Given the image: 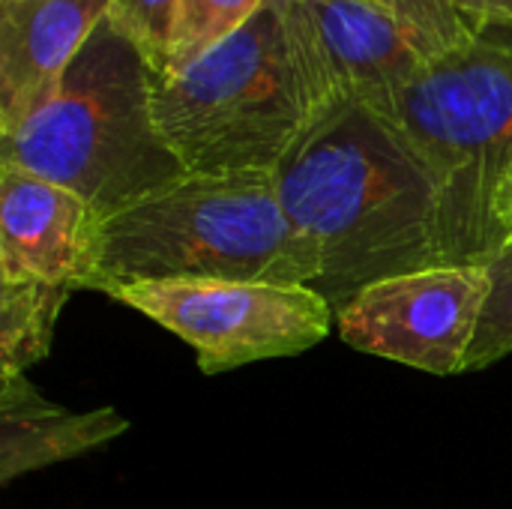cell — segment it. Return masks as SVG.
<instances>
[{
    "label": "cell",
    "mask_w": 512,
    "mask_h": 509,
    "mask_svg": "<svg viewBox=\"0 0 512 509\" xmlns=\"http://www.w3.org/2000/svg\"><path fill=\"white\" fill-rule=\"evenodd\" d=\"M456 6L474 27L480 24L512 27V0H456Z\"/></svg>",
    "instance_id": "e0dca14e"
},
{
    "label": "cell",
    "mask_w": 512,
    "mask_h": 509,
    "mask_svg": "<svg viewBox=\"0 0 512 509\" xmlns=\"http://www.w3.org/2000/svg\"><path fill=\"white\" fill-rule=\"evenodd\" d=\"M180 0H111L108 21L144 54L153 75H162Z\"/></svg>",
    "instance_id": "2e32d148"
},
{
    "label": "cell",
    "mask_w": 512,
    "mask_h": 509,
    "mask_svg": "<svg viewBox=\"0 0 512 509\" xmlns=\"http://www.w3.org/2000/svg\"><path fill=\"white\" fill-rule=\"evenodd\" d=\"M105 297L183 339L204 375L297 357L321 345L336 327L333 306L309 285L168 279L120 285Z\"/></svg>",
    "instance_id": "8992f818"
},
{
    "label": "cell",
    "mask_w": 512,
    "mask_h": 509,
    "mask_svg": "<svg viewBox=\"0 0 512 509\" xmlns=\"http://www.w3.org/2000/svg\"><path fill=\"white\" fill-rule=\"evenodd\" d=\"M315 276L318 258L288 222L273 174H189L102 222L90 291L168 279L312 288Z\"/></svg>",
    "instance_id": "5b68a950"
},
{
    "label": "cell",
    "mask_w": 512,
    "mask_h": 509,
    "mask_svg": "<svg viewBox=\"0 0 512 509\" xmlns=\"http://www.w3.org/2000/svg\"><path fill=\"white\" fill-rule=\"evenodd\" d=\"M330 108L282 0L174 75H153V117L189 174H276Z\"/></svg>",
    "instance_id": "3957f363"
},
{
    "label": "cell",
    "mask_w": 512,
    "mask_h": 509,
    "mask_svg": "<svg viewBox=\"0 0 512 509\" xmlns=\"http://www.w3.org/2000/svg\"><path fill=\"white\" fill-rule=\"evenodd\" d=\"M108 9L111 0H0V132L57 90Z\"/></svg>",
    "instance_id": "30bf717a"
},
{
    "label": "cell",
    "mask_w": 512,
    "mask_h": 509,
    "mask_svg": "<svg viewBox=\"0 0 512 509\" xmlns=\"http://www.w3.org/2000/svg\"><path fill=\"white\" fill-rule=\"evenodd\" d=\"M267 0H180L171 54L162 75H174L237 33Z\"/></svg>",
    "instance_id": "4fadbf2b"
},
{
    "label": "cell",
    "mask_w": 512,
    "mask_h": 509,
    "mask_svg": "<svg viewBox=\"0 0 512 509\" xmlns=\"http://www.w3.org/2000/svg\"><path fill=\"white\" fill-rule=\"evenodd\" d=\"M384 9L426 60L444 57L474 36V24L462 15L456 0H369Z\"/></svg>",
    "instance_id": "5bb4252c"
},
{
    "label": "cell",
    "mask_w": 512,
    "mask_h": 509,
    "mask_svg": "<svg viewBox=\"0 0 512 509\" xmlns=\"http://www.w3.org/2000/svg\"><path fill=\"white\" fill-rule=\"evenodd\" d=\"M0 162L51 180L108 222L189 177L153 117V72L105 18L57 90L0 132Z\"/></svg>",
    "instance_id": "7a4b0ae2"
},
{
    "label": "cell",
    "mask_w": 512,
    "mask_h": 509,
    "mask_svg": "<svg viewBox=\"0 0 512 509\" xmlns=\"http://www.w3.org/2000/svg\"><path fill=\"white\" fill-rule=\"evenodd\" d=\"M498 225H501V240L510 243L512 240V171L504 183L501 201H498Z\"/></svg>",
    "instance_id": "ac0fdd59"
},
{
    "label": "cell",
    "mask_w": 512,
    "mask_h": 509,
    "mask_svg": "<svg viewBox=\"0 0 512 509\" xmlns=\"http://www.w3.org/2000/svg\"><path fill=\"white\" fill-rule=\"evenodd\" d=\"M102 219L75 192L0 162V282H60L90 291Z\"/></svg>",
    "instance_id": "9c48e42d"
},
{
    "label": "cell",
    "mask_w": 512,
    "mask_h": 509,
    "mask_svg": "<svg viewBox=\"0 0 512 509\" xmlns=\"http://www.w3.org/2000/svg\"><path fill=\"white\" fill-rule=\"evenodd\" d=\"M282 12L327 105L360 102L390 117L396 99L429 63L369 0H282Z\"/></svg>",
    "instance_id": "ba28073f"
},
{
    "label": "cell",
    "mask_w": 512,
    "mask_h": 509,
    "mask_svg": "<svg viewBox=\"0 0 512 509\" xmlns=\"http://www.w3.org/2000/svg\"><path fill=\"white\" fill-rule=\"evenodd\" d=\"M438 195L441 264H483L504 246L498 201L512 171V27L480 24L435 57L390 117Z\"/></svg>",
    "instance_id": "277c9868"
},
{
    "label": "cell",
    "mask_w": 512,
    "mask_h": 509,
    "mask_svg": "<svg viewBox=\"0 0 512 509\" xmlns=\"http://www.w3.org/2000/svg\"><path fill=\"white\" fill-rule=\"evenodd\" d=\"M273 177L318 258L312 291L336 315L381 279L441 264L435 183L399 126L369 105L318 117Z\"/></svg>",
    "instance_id": "6da1fadb"
},
{
    "label": "cell",
    "mask_w": 512,
    "mask_h": 509,
    "mask_svg": "<svg viewBox=\"0 0 512 509\" xmlns=\"http://www.w3.org/2000/svg\"><path fill=\"white\" fill-rule=\"evenodd\" d=\"M126 429L129 420L114 408L69 411L48 402L27 375H0V486L99 450Z\"/></svg>",
    "instance_id": "8fae6325"
},
{
    "label": "cell",
    "mask_w": 512,
    "mask_h": 509,
    "mask_svg": "<svg viewBox=\"0 0 512 509\" xmlns=\"http://www.w3.org/2000/svg\"><path fill=\"white\" fill-rule=\"evenodd\" d=\"M489 291L483 264H438L390 276L360 291L336 315V330L354 351L429 375H462Z\"/></svg>",
    "instance_id": "52a82bcc"
},
{
    "label": "cell",
    "mask_w": 512,
    "mask_h": 509,
    "mask_svg": "<svg viewBox=\"0 0 512 509\" xmlns=\"http://www.w3.org/2000/svg\"><path fill=\"white\" fill-rule=\"evenodd\" d=\"M486 270L492 291L465 372L489 369L492 363L512 354V240L486 261Z\"/></svg>",
    "instance_id": "9a60e30c"
},
{
    "label": "cell",
    "mask_w": 512,
    "mask_h": 509,
    "mask_svg": "<svg viewBox=\"0 0 512 509\" xmlns=\"http://www.w3.org/2000/svg\"><path fill=\"white\" fill-rule=\"evenodd\" d=\"M60 282H0V375H24L51 354L57 318L72 297Z\"/></svg>",
    "instance_id": "7c38bea8"
}]
</instances>
